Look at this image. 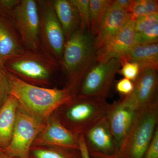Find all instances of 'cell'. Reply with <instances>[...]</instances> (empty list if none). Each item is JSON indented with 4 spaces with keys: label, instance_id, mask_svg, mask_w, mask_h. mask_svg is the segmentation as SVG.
I'll use <instances>...</instances> for the list:
<instances>
[{
    "label": "cell",
    "instance_id": "1",
    "mask_svg": "<svg viewBox=\"0 0 158 158\" xmlns=\"http://www.w3.org/2000/svg\"><path fill=\"white\" fill-rule=\"evenodd\" d=\"M10 83V95L27 113L44 122L59 108L67 104L74 95L70 90L41 88L31 85L7 73Z\"/></svg>",
    "mask_w": 158,
    "mask_h": 158
},
{
    "label": "cell",
    "instance_id": "2",
    "mask_svg": "<svg viewBox=\"0 0 158 158\" xmlns=\"http://www.w3.org/2000/svg\"><path fill=\"white\" fill-rule=\"evenodd\" d=\"M94 37L88 30L81 27L65 41L61 61L69 78L65 88L74 95L85 74L97 62Z\"/></svg>",
    "mask_w": 158,
    "mask_h": 158
},
{
    "label": "cell",
    "instance_id": "3",
    "mask_svg": "<svg viewBox=\"0 0 158 158\" xmlns=\"http://www.w3.org/2000/svg\"><path fill=\"white\" fill-rule=\"evenodd\" d=\"M110 106L105 99L75 96L61 107V116L57 118L65 127L79 136L106 117Z\"/></svg>",
    "mask_w": 158,
    "mask_h": 158
},
{
    "label": "cell",
    "instance_id": "4",
    "mask_svg": "<svg viewBox=\"0 0 158 158\" xmlns=\"http://www.w3.org/2000/svg\"><path fill=\"white\" fill-rule=\"evenodd\" d=\"M158 102L138 111L131 129L118 156L143 158L158 127Z\"/></svg>",
    "mask_w": 158,
    "mask_h": 158
},
{
    "label": "cell",
    "instance_id": "5",
    "mask_svg": "<svg viewBox=\"0 0 158 158\" xmlns=\"http://www.w3.org/2000/svg\"><path fill=\"white\" fill-rule=\"evenodd\" d=\"M121 65L120 59L95 62L82 79L76 96L106 99Z\"/></svg>",
    "mask_w": 158,
    "mask_h": 158
},
{
    "label": "cell",
    "instance_id": "6",
    "mask_svg": "<svg viewBox=\"0 0 158 158\" xmlns=\"http://www.w3.org/2000/svg\"><path fill=\"white\" fill-rule=\"evenodd\" d=\"M46 123L31 116L19 104L11 142L5 150L6 155L18 158H30V149Z\"/></svg>",
    "mask_w": 158,
    "mask_h": 158
},
{
    "label": "cell",
    "instance_id": "7",
    "mask_svg": "<svg viewBox=\"0 0 158 158\" xmlns=\"http://www.w3.org/2000/svg\"><path fill=\"white\" fill-rule=\"evenodd\" d=\"M11 14L24 45L31 50L37 49L40 45L41 29L37 2L20 1Z\"/></svg>",
    "mask_w": 158,
    "mask_h": 158
},
{
    "label": "cell",
    "instance_id": "8",
    "mask_svg": "<svg viewBox=\"0 0 158 158\" xmlns=\"http://www.w3.org/2000/svg\"><path fill=\"white\" fill-rule=\"evenodd\" d=\"M158 69H144L134 81L131 93L125 97L123 101L135 110L139 111L158 102Z\"/></svg>",
    "mask_w": 158,
    "mask_h": 158
},
{
    "label": "cell",
    "instance_id": "9",
    "mask_svg": "<svg viewBox=\"0 0 158 158\" xmlns=\"http://www.w3.org/2000/svg\"><path fill=\"white\" fill-rule=\"evenodd\" d=\"M138 113L123 99L110 104L106 118L117 144V156L132 127Z\"/></svg>",
    "mask_w": 158,
    "mask_h": 158
},
{
    "label": "cell",
    "instance_id": "10",
    "mask_svg": "<svg viewBox=\"0 0 158 158\" xmlns=\"http://www.w3.org/2000/svg\"><path fill=\"white\" fill-rule=\"evenodd\" d=\"M33 146H52L80 149L79 136L65 127L57 117L52 115L45 127L34 140Z\"/></svg>",
    "mask_w": 158,
    "mask_h": 158
},
{
    "label": "cell",
    "instance_id": "11",
    "mask_svg": "<svg viewBox=\"0 0 158 158\" xmlns=\"http://www.w3.org/2000/svg\"><path fill=\"white\" fill-rule=\"evenodd\" d=\"M135 20L130 19L118 33L96 51L97 62L112 59H122L134 45Z\"/></svg>",
    "mask_w": 158,
    "mask_h": 158
},
{
    "label": "cell",
    "instance_id": "12",
    "mask_svg": "<svg viewBox=\"0 0 158 158\" xmlns=\"http://www.w3.org/2000/svg\"><path fill=\"white\" fill-rule=\"evenodd\" d=\"M40 15V29L44 38L51 52L62 60L65 43L64 32L53 8L52 5H44Z\"/></svg>",
    "mask_w": 158,
    "mask_h": 158
},
{
    "label": "cell",
    "instance_id": "13",
    "mask_svg": "<svg viewBox=\"0 0 158 158\" xmlns=\"http://www.w3.org/2000/svg\"><path fill=\"white\" fill-rule=\"evenodd\" d=\"M83 135L89 152L117 155V144L106 116L89 128Z\"/></svg>",
    "mask_w": 158,
    "mask_h": 158
},
{
    "label": "cell",
    "instance_id": "14",
    "mask_svg": "<svg viewBox=\"0 0 158 158\" xmlns=\"http://www.w3.org/2000/svg\"><path fill=\"white\" fill-rule=\"evenodd\" d=\"M130 19L131 16L129 13L112 1L98 32L94 36V44L96 50L116 35Z\"/></svg>",
    "mask_w": 158,
    "mask_h": 158
},
{
    "label": "cell",
    "instance_id": "15",
    "mask_svg": "<svg viewBox=\"0 0 158 158\" xmlns=\"http://www.w3.org/2000/svg\"><path fill=\"white\" fill-rule=\"evenodd\" d=\"M11 60L9 67L18 74L37 80H45L49 76L48 66L36 57L21 55Z\"/></svg>",
    "mask_w": 158,
    "mask_h": 158
},
{
    "label": "cell",
    "instance_id": "16",
    "mask_svg": "<svg viewBox=\"0 0 158 158\" xmlns=\"http://www.w3.org/2000/svg\"><path fill=\"white\" fill-rule=\"evenodd\" d=\"M19 102L10 95L0 108V148L5 150L10 144L16 120Z\"/></svg>",
    "mask_w": 158,
    "mask_h": 158
},
{
    "label": "cell",
    "instance_id": "17",
    "mask_svg": "<svg viewBox=\"0 0 158 158\" xmlns=\"http://www.w3.org/2000/svg\"><path fill=\"white\" fill-rule=\"evenodd\" d=\"M52 6L66 41L71 34L82 27L78 13L71 0H56Z\"/></svg>",
    "mask_w": 158,
    "mask_h": 158
},
{
    "label": "cell",
    "instance_id": "18",
    "mask_svg": "<svg viewBox=\"0 0 158 158\" xmlns=\"http://www.w3.org/2000/svg\"><path fill=\"white\" fill-rule=\"evenodd\" d=\"M122 61L137 63L140 70L144 69L158 68V44L134 45Z\"/></svg>",
    "mask_w": 158,
    "mask_h": 158
},
{
    "label": "cell",
    "instance_id": "19",
    "mask_svg": "<svg viewBox=\"0 0 158 158\" xmlns=\"http://www.w3.org/2000/svg\"><path fill=\"white\" fill-rule=\"evenodd\" d=\"M23 50L15 34L0 19V64L23 55Z\"/></svg>",
    "mask_w": 158,
    "mask_h": 158
},
{
    "label": "cell",
    "instance_id": "20",
    "mask_svg": "<svg viewBox=\"0 0 158 158\" xmlns=\"http://www.w3.org/2000/svg\"><path fill=\"white\" fill-rule=\"evenodd\" d=\"M30 158H81L80 149L52 146H32Z\"/></svg>",
    "mask_w": 158,
    "mask_h": 158
},
{
    "label": "cell",
    "instance_id": "21",
    "mask_svg": "<svg viewBox=\"0 0 158 158\" xmlns=\"http://www.w3.org/2000/svg\"><path fill=\"white\" fill-rule=\"evenodd\" d=\"M112 2L110 0H90L89 31L94 37L97 34L102 21Z\"/></svg>",
    "mask_w": 158,
    "mask_h": 158
},
{
    "label": "cell",
    "instance_id": "22",
    "mask_svg": "<svg viewBox=\"0 0 158 158\" xmlns=\"http://www.w3.org/2000/svg\"><path fill=\"white\" fill-rule=\"evenodd\" d=\"M158 13V2L156 0H134L130 11L131 19L147 15Z\"/></svg>",
    "mask_w": 158,
    "mask_h": 158
},
{
    "label": "cell",
    "instance_id": "23",
    "mask_svg": "<svg viewBox=\"0 0 158 158\" xmlns=\"http://www.w3.org/2000/svg\"><path fill=\"white\" fill-rule=\"evenodd\" d=\"M158 41V23L148 28L136 32L134 39V45H143L156 43Z\"/></svg>",
    "mask_w": 158,
    "mask_h": 158
},
{
    "label": "cell",
    "instance_id": "24",
    "mask_svg": "<svg viewBox=\"0 0 158 158\" xmlns=\"http://www.w3.org/2000/svg\"><path fill=\"white\" fill-rule=\"evenodd\" d=\"M76 8L83 28L89 31L90 27V0H71Z\"/></svg>",
    "mask_w": 158,
    "mask_h": 158
},
{
    "label": "cell",
    "instance_id": "25",
    "mask_svg": "<svg viewBox=\"0 0 158 158\" xmlns=\"http://www.w3.org/2000/svg\"><path fill=\"white\" fill-rule=\"evenodd\" d=\"M140 72V66L137 63L122 61L121 68L118 72L123 76L124 78L128 79L133 82L137 78Z\"/></svg>",
    "mask_w": 158,
    "mask_h": 158
},
{
    "label": "cell",
    "instance_id": "26",
    "mask_svg": "<svg viewBox=\"0 0 158 158\" xmlns=\"http://www.w3.org/2000/svg\"><path fill=\"white\" fill-rule=\"evenodd\" d=\"M10 95V86L7 73L0 64V108Z\"/></svg>",
    "mask_w": 158,
    "mask_h": 158
},
{
    "label": "cell",
    "instance_id": "27",
    "mask_svg": "<svg viewBox=\"0 0 158 158\" xmlns=\"http://www.w3.org/2000/svg\"><path fill=\"white\" fill-rule=\"evenodd\" d=\"M135 20L136 33L141 32L158 23V13L141 16Z\"/></svg>",
    "mask_w": 158,
    "mask_h": 158
},
{
    "label": "cell",
    "instance_id": "28",
    "mask_svg": "<svg viewBox=\"0 0 158 158\" xmlns=\"http://www.w3.org/2000/svg\"><path fill=\"white\" fill-rule=\"evenodd\" d=\"M143 158H158V127L156 130L152 140Z\"/></svg>",
    "mask_w": 158,
    "mask_h": 158
},
{
    "label": "cell",
    "instance_id": "29",
    "mask_svg": "<svg viewBox=\"0 0 158 158\" xmlns=\"http://www.w3.org/2000/svg\"><path fill=\"white\" fill-rule=\"evenodd\" d=\"M134 89V84L128 79L123 78L117 82L116 90L118 93L126 96L131 93Z\"/></svg>",
    "mask_w": 158,
    "mask_h": 158
},
{
    "label": "cell",
    "instance_id": "30",
    "mask_svg": "<svg viewBox=\"0 0 158 158\" xmlns=\"http://www.w3.org/2000/svg\"><path fill=\"white\" fill-rule=\"evenodd\" d=\"M20 1L16 0H2L0 1V10L12 12Z\"/></svg>",
    "mask_w": 158,
    "mask_h": 158
},
{
    "label": "cell",
    "instance_id": "31",
    "mask_svg": "<svg viewBox=\"0 0 158 158\" xmlns=\"http://www.w3.org/2000/svg\"><path fill=\"white\" fill-rule=\"evenodd\" d=\"M79 142L81 158H90L89 152L85 144L83 134L79 135Z\"/></svg>",
    "mask_w": 158,
    "mask_h": 158
},
{
    "label": "cell",
    "instance_id": "32",
    "mask_svg": "<svg viewBox=\"0 0 158 158\" xmlns=\"http://www.w3.org/2000/svg\"><path fill=\"white\" fill-rule=\"evenodd\" d=\"M113 2L116 5L126 10L130 14L134 0H116Z\"/></svg>",
    "mask_w": 158,
    "mask_h": 158
},
{
    "label": "cell",
    "instance_id": "33",
    "mask_svg": "<svg viewBox=\"0 0 158 158\" xmlns=\"http://www.w3.org/2000/svg\"><path fill=\"white\" fill-rule=\"evenodd\" d=\"M90 158H123L116 155H106L98 152H89Z\"/></svg>",
    "mask_w": 158,
    "mask_h": 158
},
{
    "label": "cell",
    "instance_id": "34",
    "mask_svg": "<svg viewBox=\"0 0 158 158\" xmlns=\"http://www.w3.org/2000/svg\"><path fill=\"white\" fill-rule=\"evenodd\" d=\"M4 155H5V150L0 148V158H2Z\"/></svg>",
    "mask_w": 158,
    "mask_h": 158
},
{
    "label": "cell",
    "instance_id": "35",
    "mask_svg": "<svg viewBox=\"0 0 158 158\" xmlns=\"http://www.w3.org/2000/svg\"><path fill=\"white\" fill-rule=\"evenodd\" d=\"M2 158H18L15 157H10L9 156H7L5 154V155H4V156Z\"/></svg>",
    "mask_w": 158,
    "mask_h": 158
}]
</instances>
